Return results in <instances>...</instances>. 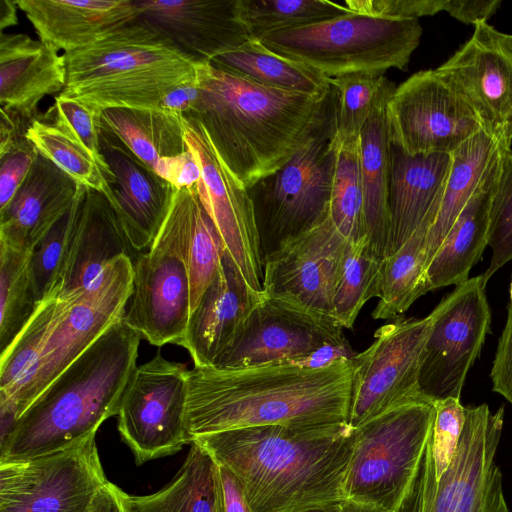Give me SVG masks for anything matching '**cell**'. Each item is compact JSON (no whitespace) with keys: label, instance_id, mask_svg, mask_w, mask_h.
Here are the masks:
<instances>
[{"label":"cell","instance_id":"6da1fadb","mask_svg":"<svg viewBox=\"0 0 512 512\" xmlns=\"http://www.w3.org/2000/svg\"><path fill=\"white\" fill-rule=\"evenodd\" d=\"M355 431L266 425L192 440L239 480L252 512L334 509L345 501Z\"/></svg>","mask_w":512,"mask_h":512},{"label":"cell","instance_id":"7a4b0ae2","mask_svg":"<svg viewBox=\"0 0 512 512\" xmlns=\"http://www.w3.org/2000/svg\"><path fill=\"white\" fill-rule=\"evenodd\" d=\"M353 367L349 358L321 367L290 363L188 371L186 425L191 442L206 434L266 425L347 424Z\"/></svg>","mask_w":512,"mask_h":512},{"label":"cell","instance_id":"3957f363","mask_svg":"<svg viewBox=\"0 0 512 512\" xmlns=\"http://www.w3.org/2000/svg\"><path fill=\"white\" fill-rule=\"evenodd\" d=\"M200 97L183 117L198 120L219 158L246 189L285 165L316 122L327 97L280 90L198 64Z\"/></svg>","mask_w":512,"mask_h":512},{"label":"cell","instance_id":"277c9868","mask_svg":"<svg viewBox=\"0 0 512 512\" xmlns=\"http://www.w3.org/2000/svg\"><path fill=\"white\" fill-rule=\"evenodd\" d=\"M141 336L115 323L31 403L0 441V463L74 446L116 416L133 374Z\"/></svg>","mask_w":512,"mask_h":512},{"label":"cell","instance_id":"5b68a950","mask_svg":"<svg viewBox=\"0 0 512 512\" xmlns=\"http://www.w3.org/2000/svg\"><path fill=\"white\" fill-rule=\"evenodd\" d=\"M63 55L66 86L59 95L100 112L158 109L172 90L197 81L198 64L137 21Z\"/></svg>","mask_w":512,"mask_h":512},{"label":"cell","instance_id":"8992f818","mask_svg":"<svg viewBox=\"0 0 512 512\" xmlns=\"http://www.w3.org/2000/svg\"><path fill=\"white\" fill-rule=\"evenodd\" d=\"M418 19L351 12L313 25L270 33L259 41L327 78L358 72L406 70L419 46Z\"/></svg>","mask_w":512,"mask_h":512},{"label":"cell","instance_id":"52a82bcc","mask_svg":"<svg viewBox=\"0 0 512 512\" xmlns=\"http://www.w3.org/2000/svg\"><path fill=\"white\" fill-rule=\"evenodd\" d=\"M334 98L330 86L319 116L292 158L249 190L263 259L329 214L335 166Z\"/></svg>","mask_w":512,"mask_h":512},{"label":"cell","instance_id":"ba28073f","mask_svg":"<svg viewBox=\"0 0 512 512\" xmlns=\"http://www.w3.org/2000/svg\"><path fill=\"white\" fill-rule=\"evenodd\" d=\"M435 415V402L419 395L354 429L345 500L397 512L417 477Z\"/></svg>","mask_w":512,"mask_h":512},{"label":"cell","instance_id":"9c48e42d","mask_svg":"<svg viewBox=\"0 0 512 512\" xmlns=\"http://www.w3.org/2000/svg\"><path fill=\"white\" fill-rule=\"evenodd\" d=\"M133 291V262L122 255L109 262L84 290L58 296L40 359L9 400L0 401L1 434H8L31 403L115 323L123 319Z\"/></svg>","mask_w":512,"mask_h":512},{"label":"cell","instance_id":"30bf717a","mask_svg":"<svg viewBox=\"0 0 512 512\" xmlns=\"http://www.w3.org/2000/svg\"><path fill=\"white\" fill-rule=\"evenodd\" d=\"M195 189L175 188L157 237L133 262V291L123 319L156 346L179 345L191 314L187 251Z\"/></svg>","mask_w":512,"mask_h":512},{"label":"cell","instance_id":"8fae6325","mask_svg":"<svg viewBox=\"0 0 512 512\" xmlns=\"http://www.w3.org/2000/svg\"><path fill=\"white\" fill-rule=\"evenodd\" d=\"M503 422V407L496 413L486 404L465 407L452 461L437 477L429 439L412 489L397 512H509L495 461Z\"/></svg>","mask_w":512,"mask_h":512},{"label":"cell","instance_id":"7c38bea8","mask_svg":"<svg viewBox=\"0 0 512 512\" xmlns=\"http://www.w3.org/2000/svg\"><path fill=\"white\" fill-rule=\"evenodd\" d=\"M343 328L322 316L262 293L232 344L214 366L239 369L290 363L321 367L355 354Z\"/></svg>","mask_w":512,"mask_h":512},{"label":"cell","instance_id":"4fadbf2b","mask_svg":"<svg viewBox=\"0 0 512 512\" xmlns=\"http://www.w3.org/2000/svg\"><path fill=\"white\" fill-rule=\"evenodd\" d=\"M188 369L160 353L137 366L123 393L117 428L137 465L190 444L186 425Z\"/></svg>","mask_w":512,"mask_h":512},{"label":"cell","instance_id":"5bb4252c","mask_svg":"<svg viewBox=\"0 0 512 512\" xmlns=\"http://www.w3.org/2000/svg\"><path fill=\"white\" fill-rule=\"evenodd\" d=\"M485 287L481 275L469 278L430 313L418 385L420 394L433 402L460 399L466 375L490 329Z\"/></svg>","mask_w":512,"mask_h":512},{"label":"cell","instance_id":"9a60e30c","mask_svg":"<svg viewBox=\"0 0 512 512\" xmlns=\"http://www.w3.org/2000/svg\"><path fill=\"white\" fill-rule=\"evenodd\" d=\"M387 120L392 145L411 156L453 154L483 130L467 100L437 69L416 72L394 89Z\"/></svg>","mask_w":512,"mask_h":512},{"label":"cell","instance_id":"2e32d148","mask_svg":"<svg viewBox=\"0 0 512 512\" xmlns=\"http://www.w3.org/2000/svg\"><path fill=\"white\" fill-rule=\"evenodd\" d=\"M107 482L92 435L51 454L0 463V512H87Z\"/></svg>","mask_w":512,"mask_h":512},{"label":"cell","instance_id":"e0dca14e","mask_svg":"<svg viewBox=\"0 0 512 512\" xmlns=\"http://www.w3.org/2000/svg\"><path fill=\"white\" fill-rule=\"evenodd\" d=\"M431 315L397 318L375 331L373 343L352 358L347 425L356 429L420 394L418 377Z\"/></svg>","mask_w":512,"mask_h":512},{"label":"cell","instance_id":"ac0fdd59","mask_svg":"<svg viewBox=\"0 0 512 512\" xmlns=\"http://www.w3.org/2000/svg\"><path fill=\"white\" fill-rule=\"evenodd\" d=\"M349 245L328 214L263 259L262 293L333 318V296Z\"/></svg>","mask_w":512,"mask_h":512},{"label":"cell","instance_id":"d6986e66","mask_svg":"<svg viewBox=\"0 0 512 512\" xmlns=\"http://www.w3.org/2000/svg\"><path fill=\"white\" fill-rule=\"evenodd\" d=\"M185 139L200 167L196 190L226 251L246 282L262 292L263 255L249 190L223 164L201 123L183 117Z\"/></svg>","mask_w":512,"mask_h":512},{"label":"cell","instance_id":"ffe728a7","mask_svg":"<svg viewBox=\"0 0 512 512\" xmlns=\"http://www.w3.org/2000/svg\"><path fill=\"white\" fill-rule=\"evenodd\" d=\"M467 100L482 128L500 145L512 143V35L487 22L436 68Z\"/></svg>","mask_w":512,"mask_h":512},{"label":"cell","instance_id":"44dd1931","mask_svg":"<svg viewBox=\"0 0 512 512\" xmlns=\"http://www.w3.org/2000/svg\"><path fill=\"white\" fill-rule=\"evenodd\" d=\"M136 21L196 64L211 61L251 39L242 0H135Z\"/></svg>","mask_w":512,"mask_h":512},{"label":"cell","instance_id":"7402d4cb","mask_svg":"<svg viewBox=\"0 0 512 512\" xmlns=\"http://www.w3.org/2000/svg\"><path fill=\"white\" fill-rule=\"evenodd\" d=\"M139 254L107 196L79 185L60 274L59 297L89 287L115 258L126 255L134 262Z\"/></svg>","mask_w":512,"mask_h":512},{"label":"cell","instance_id":"603a6c76","mask_svg":"<svg viewBox=\"0 0 512 512\" xmlns=\"http://www.w3.org/2000/svg\"><path fill=\"white\" fill-rule=\"evenodd\" d=\"M100 147L115 177L112 205L132 247L141 253L157 237L170 210L175 187L102 129Z\"/></svg>","mask_w":512,"mask_h":512},{"label":"cell","instance_id":"cb8c5ba5","mask_svg":"<svg viewBox=\"0 0 512 512\" xmlns=\"http://www.w3.org/2000/svg\"><path fill=\"white\" fill-rule=\"evenodd\" d=\"M244 279L225 251L219 270L191 312L179 343L190 353L194 366H214L228 349L261 298Z\"/></svg>","mask_w":512,"mask_h":512},{"label":"cell","instance_id":"d4e9b609","mask_svg":"<svg viewBox=\"0 0 512 512\" xmlns=\"http://www.w3.org/2000/svg\"><path fill=\"white\" fill-rule=\"evenodd\" d=\"M452 154L411 156L391 148L390 228L385 257L424 223L434 222L452 166Z\"/></svg>","mask_w":512,"mask_h":512},{"label":"cell","instance_id":"484cf974","mask_svg":"<svg viewBox=\"0 0 512 512\" xmlns=\"http://www.w3.org/2000/svg\"><path fill=\"white\" fill-rule=\"evenodd\" d=\"M79 184L38 152L10 203L0 210V242L32 251L71 208Z\"/></svg>","mask_w":512,"mask_h":512},{"label":"cell","instance_id":"4316f807","mask_svg":"<svg viewBox=\"0 0 512 512\" xmlns=\"http://www.w3.org/2000/svg\"><path fill=\"white\" fill-rule=\"evenodd\" d=\"M66 86L64 55L26 34L0 32L1 109L30 120L40 118L38 103Z\"/></svg>","mask_w":512,"mask_h":512},{"label":"cell","instance_id":"83f0119b","mask_svg":"<svg viewBox=\"0 0 512 512\" xmlns=\"http://www.w3.org/2000/svg\"><path fill=\"white\" fill-rule=\"evenodd\" d=\"M39 40L64 53L88 46L136 21L135 0H16Z\"/></svg>","mask_w":512,"mask_h":512},{"label":"cell","instance_id":"f1b7e54d","mask_svg":"<svg viewBox=\"0 0 512 512\" xmlns=\"http://www.w3.org/2000/svg\"><path fill=\"white\" fill-rule=\"evenodd\" d=\"M498 158L499 153L428 263V291L467 281L471 268L488 245L489 209Z\"/></svg>","mask_w":512,"mask_h":512},{"label":"cell","instance_id":"f546056e","mask_svg":"<svg viewBox=\"0 0 512 512\" xmlns=\"http://www.w3.org/2000/svg\"><path fill=\"white\" fill-rule=\"evenodd\" d=\"M395 88L388 90L375 105L360 131L359 144L366 235L372 249L382 259L385 258L390 228L392 143L387 120V103Z\"/></svg>","mask_w":512,"mask_h":512},{"label":"cell","instance_id":"4dcf8cb0","mask_svg":"<svg viewBox=\"0 0 512 512\" xmlns=\"http://www.w3.org/2000/svg\"><path fill=\"white\" fill-rule=\"evenodd\" d=\"M99 126L124 143L152 170L162 158L174 157L189 149L183 116L160 108L105 109L100 113Z\"/></svg>","mask_w":512,"mask_h":512},{"label":"cell","instance_id":"1f68e13d","mask_svg":"<svg viewBox=\"0 0 512 512\" xmlns=\"http://www.w3.org/2000/svg\"><path fill=\"white\" fill-rule=\"evenodd\" d=\"M216 462L195 442L174 478L159 491L143 496L120 490L125 512H216Z\"/></svg>","mask_w":512,"mask_h":512},{"label":"cell","instance_id":"d6a6232c","mask_svg":"<svg viewBox=\"0 0 512 512\" xmlns=\"http://www.w3.org/2000/svg\"><path fill=\"white\" fill-rule=\"evenodd\" d=\"M500 144L484 130L452 154V166L426 240V267L498 156Z\"/></svg>","mask_w":512,"mask_h":512},{"label":"cell","instance_id":"836d02e7","mask_svg":"<svg viewBox=\"0 0 512 512\" xmlns=\"http://www.w3.org/2000/svg\"><path fill=\"white\" fill-rule=\"evenodd\" d=\"M211 64L280 90L319 97L330 92L329 78L303 63L269 50L256 39L215 57Z\"/></svg>","mask_w":512,"mask_h":512},{"label":"cell","instance_id":"e575fe53","mask_svg":"<svg viewBox=\"0 0 512 512\" xmlns=\"http://www.w3.org/2000/svg\"><path fill=\"white\" fill-rule=\"evenodd\" d=\"M432 222L421 225L412 236L382 263L379 301L373 319H393L428 292L425 279L426 240Z\"/></svg>","mask_w":512,"mask_h":512},{"label":"cell","instance_id":"d590c367","mask_svg":"<svg viewBox=\"0 0 512 512\" xmlns=\"http://www.w3.org/2000/svg\"><path fill=\"white\" fill-rule=\"evenodd\" d=\"M26 137L37 151L67 173L77 184L104 193L113 204L115 177L71 132L45 120L33 121Z\"/></svg>","mask_w":512,"mask_h":512},{"label":"cell","instance_id":"8d00e7d4","mask_svg":"<svg viewBox=\"0 0 512 512\" xmlns=\"http://www.w3.org/2000/svg\"><path fill=\"white\" fill-rule=\"evenodd\" d=\"M335 166L329 216L338 231L350 242L367 237L364 195L360 167V134L340 141L334 135Z\"/></svg>","mask_w":512,"mask_h":512},{"label":"cell","instance_id":"74e56055","mask_svg":"<svg viewBox=\"0 0 512 512\" xmlns=\"http://www.w3.org/2000/svg\"><path fill=\"white\" fill-rule=\"evenodd\" d=\"M31 251L0 242V355L14 342L38 308L29 272Z\"/></svg>","mask_w":512,"mask_h":512},{"label":"cell","instance_id":"f35d334b","mask_svg":"<svg viewBox=\"0 0 512 512\" xmlns=\"http://www.w3.org/2000/svg\"><path fill=\"white\" fill-rule=\"evenodd\" d=\"M383 259L368 237L350 243L332 301V317L350 329L366 302L378 297Z\"/></svg>","mask_w":512,"mask_h":512},{"label":"cell","instance_id":"ab89813d","mask_svg":"<svg viewBox=\"0 0 512 512\" xmlns=\"http://www.w3.org/2000/svg\"><path fill=\"white\" fill-rule=\"evenodd\" d=\"M60 287L38 305L11 346L0 355V401L11 399L33 373L52 326Z\"/></svg>","mask_w":512,"mask_h":512},{"label":"cell","instance_id":"60d3db41","mask_svg":"<svg viewBox=\"0 0 512 512\" xmlns=\"http://www.w3.org/2000/svg\"><path fill=\"white\" fill-rule=\"evenodd\" d=\"M351 13L345 4L327 0H242V15L251 39L313 25Z\"/></svg>","mask_w":512,"mask_h":512},{"label":"cell","instance_id":"b9f144b4","mask_svg":"<svg viewBox=\"0 0 512 512\" xmlns=\"http://www.w3.org/2000/svg\"><path fill=\"white\" fill-rule=\"evenodd\" d=\"M334 98L335 136L343 141L360 134L375 105L395 88L382 72H358L329 78Z\"/></svg>","mask_w":512,"mask_h":512},{"label":"cell","instance_id":"7bdbcfd3","mask_svg":"<svg viewBox=\"0 0 512 512\" xmlns=\"http://www.w3.org/2000/svg\"><path fill=\"white\" fill-rule=\"evenodd\" d=\"M225 251L223 240L195 189L191 204L187 251L191 312L215 278Z\"/></svg>","mask_w":512,"mask_h":512},{"label":"cell","instance_id":"ee69618b","mask_svg":"<svg viewBox=\"0 0 512 512\" xmlns=\"http://www.w3.org/2000/svg\"><path fill=\"white\" fill-rule=\"evenodd\" d=\"M488 245L492 249V258L481 275L485 284L512 260V147L502 145L490 201Z\"/></svg>","mask_w":512,"mask_h":512},{"label":"cell","instance_id":"f6af8a7d","mask_svg":"<svg viewBox=\"0 0 512 512\" xmlns=\"http://www.w3.org/2000/svg\"><path fill=\"white\" fill-rule=\"evenodd\" d=\"M74 214L75 200L70 210L57 221L31 251L29 272L38 303L60 286V274Z\"/></svg>","mask_w":512,"mask_h":512},{"label":"cell","instance_id":"bcb514c9","mask_svg":"<svg viewBox=\"0 0 512 512\" xmlns=\"http://www.w3.org/2000/svg\"><path fill=\"white\" fill-rule=\"evenodd\" d=\"M100 113L82 102L57 95L43 118L71 132L105 169L111 171L100 147Z\"/></svg>","mask_w":512,"mask_h":512},{"label":"cell","instance_id":"7dc6e473","mask_svg":"<svg viewBox=\"0 0 512 512\" xmlns=\"http://www.w3.org/2000/svg\"><path fill=\"white\" fill-rule=\"evenodd\" d=\"M436 415L430 437L436 476L439 477L452 461L465 422V407L460 399L435 402Z\"/></svg>","mask_w":512,"mask_h":512},{"label":"cell","instance_id":"c3c4849f","mask_svg":"<svg viewBox=\"0 0 512 512\" xmlns=\"http://www.w3.org/2000/svg\"><path fill=\"white\" fill-rule=\"evenodd\" d=\"M37 155L36 147L27 137L0 154V210L10 203Z\"/></svg>","mask_w":512,"mask_h":512},{"label":"cell","instance_id":"681fc988","mask_svg":"<svg viewBox=\"0 0 512 512\" xmlns=\"http://www.w3.org/2000/svg\"><path fill=\"white\" fill-rule=\"evenodd\" d=\"M351 12L396 18L419 19L444 10L445 0H347Z\"/></svg>","mask_w":512,"mask_h":512},{"label":"cell","instance_id":"f907efd6","mask_svg":"<svg viewBox=\"0 0 512 512\" xmlns=\"http://www.w3.org/2000/svg\"><path fill=\"white\" fill-rule=\"evenodd\" d=\"M493 390L512 403V305L509 304L507 320L499 338L491 369Z\"/></svg>","mask_w":512,"mask_h":512},{"label":"cell","instance_id":"816d5d0a","mask_svg":"<svg viewBox=\"0 0 512 512\" xmlns=\"http://www.w3.org/2000/svg\"><path fill=\"white\" fill-rule=\"evenodd\" d=\"M154 171L176 189L196 186L201 174L190 149L174 157L162 158Z\"/></svg>","mask_w":512,"mask_h":512},{"label":"cell","instance_id":"f5cc1de1","mask_svg":"<svg viewBox=\"0 0 512 512\" xmlns=\"http://www.w3.org/2000/svg\"><path fill=\"white\" fill-rule=\"evenodd\" d=\"M216 512H252L237 477L216 463Z\"/></svg>","mask_w":512,"mask_h":512},{"label":"cell","instance_id":"db71d44e","mask_svg":"<svg viewBox=\"0 0 512 512\" xmlns=\"http://www.w3.org/2000/svg\"><path fill=\"white\" fill-rule=\"evenodd\" d=\"M500 4V0H445L444 11L464 24L475 26L487 22Z\"/></svg>","mask_w":512,"mask_h":512},{"label":"cell","instance_id":"11a10c76","mask_svg":"<svg viewBox=\"0 0 512 512\" xmlns=\"http://www.w3.org/2000/svg\"><path fill=\"white\" fill-rule=\"evenodd\" d=\"M200 97L198 81L181 85L172 90L163 100L160 109L186 116L196 108Z\"/></svg>","mask_w":512,"mask_h":512},{"label":"cell","instance_id":"9f6ffc18","mask_svg":"<svg viewBox=\"0 0 512 512\" xmlns=\"http://www.w3.org/2000/svg\"><path fill=\"white\" fill-rule=\"evenodd\" d=\"M120 488L108 481L97 493L87 512H125Z\"/></svg>","mask_w":512,"mask_h":512},{"label":"cell","instance_id":"6f0895ef","mask_svg":"<svg viewBox=\"0 0 512 512\" xmlns=\"http://www.w3.org/2000/svg\"><path fill=\"white\" fill-rule=\"evenodd\" d=\"M17 3L16 0H0V32L5 28L17 25Z\"/></svg>","mask_w":512,"mask_h":512},{"label":"cell","instance_id":"680465c9","mask_svg":"<svg viewBox=\"0 0 512 512\" xmlns=\"http://www.w3.org/2000/svg\"><path fill=\"white\" fill-rule=\"evenodd\" d=\"M335 512H386L376 507H372L369 505L357 503L351 500L343 501L338 507H336Z\"/></svg>","mask_w":512,"mask_h":512},{"label":"cell","instance_id":"91938a15","mask_svg":"<svg viewBox=\"0 0 512 512\" xmlns=\"http://www.w3.org/2000/svg\"><path fill=\"white\" fill-rule=\"evenodd\" d=\"M335 509H318V510H310V511H306V512H335Z\"/></svg>","mask_w":512,"mask_h":512}]
</instances>
